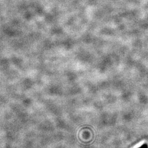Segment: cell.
<instances>
[{
    "label": "cell",
    "mask_w": 148,
    "mask_h": 148,
    "mask_svg": "<svg viewBox=\"0 0 148 148\" xmlns=\"http://www.w3.org/2000/svg\"><path fill=\"white\" fill-rule=\"evenodd\" d=\"M138 148H148V145L147 144H144L143 145H142L141 147Z\"/></svg>",
    "instance_id": "cell-1"
}]
</instances>
